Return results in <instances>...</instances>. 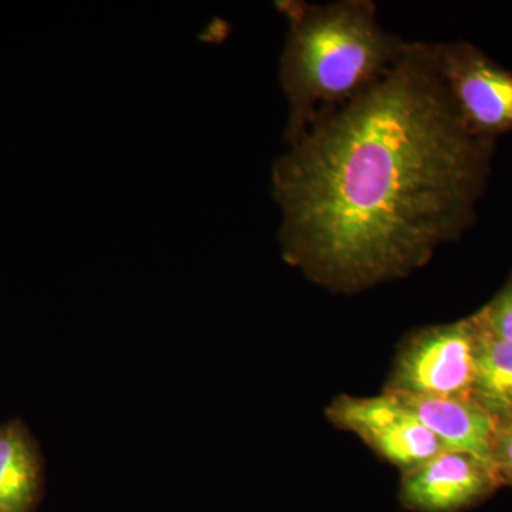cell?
I'll return each instance as SVG.
<instances>
[{
  "label": "cell",
  "mask_w": 512,
  "mask_h": 512,
  "mask_svg": "<svg viewBox=\"0 0 512 512\" xmlns=\"http://www.w3.org/2000/svg\"><path fill=\"white\" fill-rule=\"evenodd\" d=\"M494 143L461 123L433 43L313 124L272 167L284 258L336 291L409 274L474 222Z\"/></svg>",
  "instance_id": "1"
},
{
  "label": "cell",
  "mask_w": 512,
  "mask_h": 512,
  "mask_svg": "<svg viewBox=\"0 0 512 512\" xmlns=\"http://www.w3.org/2000/svg\"><path fill=\"white\" fill-rule=\"evenodd\" d=\"M288 22L279 82L288 101L286 146L383 79L406 40L387 32L370 0L275 3Z\"/></svg>",
  "instance_id": "2"
},
{
  "label": "cell",
  "mask_w": 512,
  "mask_h": 512,
  "mask_svg": "<svg viewBox=\"0 0 512 512\" xmlns=\"http://www.w3.org/2000/svg\"><path fill=\"white\" fill-rule=\"evenodd\" d=\"M480 343L476 315L419 330L400 350L386 393L471 399Z\"/></svg>",
  "instance_id": "3"
},
{
  "label": "cell",
  "mask_w": 512,
  "mask_h": 512,
  "mask_svg": "<svg viewBox=\"0 0 512 512\" xmlns=\"http://www.w3.org/2000/svg\"><path fill=\"white\" fill-rule=\"evenodd\" d=\"M434 62L464 127L494 143L512 133V72L468 42L433 43Z\"/></svg>",
  "instance_id": "4"
},
{
  "label": "cell",
  "mask_w": 512,
  "mask_h": 512,
  "mask_svg": "<svg viewBox=\"0 0 512 512\" xmlns=\"http://www.w3.org/2000/svg\"><path fill=\"white\" fill-rule=\"evenodd\" d=\"M328 417L404 471L421 466L444 450L416 414L389 393L370 399L340 396L330 404Z\"/></svg>",
  "instance_id": "5"
},
{
  "label": "cell",
  "mask_w": 512,
  "mask_h": 512,
  "mask_svg": "<svg viewBox=\"0 0 512 512\" xmlns=\"http://www.w3.org/2000/svg\"><path fill=\"white\" fill-rule=\"evenodd\" d=\"M494 467L487 461L441 450L426 463L406 471L400 498L417 512H460L474 507L500 487Z\"/></svg>",
  "instance_id": "6"
},
{
  "label": "cell",
  "mask_w": 512,
  "mask_h": 512,
  "mask_svg": "<svg viewBox=\"0 0 512 512\" xmlns=\"http://www.w3.org/2000/svg\"><path fill=\"white\" fill-rule=\"evenodd\" d=\"M392 396L416 414L444 450L471 454L491 464L497 421L473 399Z\"/></svg>",
  "instance_id": "7"
},
{
  "label": "cell",
  "mask_w": 512,
  "mask_h": 512,
  "mask_svg": "<svg viewBox=\"0 0 512 512\" xmlns=\"http://www.w3.org/2000/svg\"><path fill=\"white\" fill-rule=\"evenodd\" d=\"M43 484L42 451L26 424H0V512H35Z\"/></svg>",
  "instance_id": "8"
},
{
  "label": "cell",
  "mask_w": 512,
  "mask_h": 512,
  "mask_svg": "<svg viewBox=\"0 0 512 512\" xmlns=\"http://www.w3.org/2000/svg\"><path fill=\"white\" fill-rule=\"evenodd\" d=\"M471 399L495 421L512 413V342L483 328Z\"/></svg>",
  "instance_id": "9"
},
{
  "label": "cell",
  "mask_w": 512,
  "mask_h": 512,
  "mask_svg": "<svg viewBox=\"0 0 512 512\" xmlns=\"http://www.w3.org/2000/svg\"><path fill=\"white\" fill-rule=\"evenodd\" d=\"M474 315L485 332L512 342V278L493 301Z\"/></svg>",
  "instance_id": "10"
},
{
  "label": "cell",
  "mask_w": 512,
  "mask_h": 512,
  "mask_svg": "<svg viewBox=\"0 0 512 512\" xmlns=\"http://www.w3.org/2000/svg\"><path fill=\"white\" fill-rule=\"evenodd\" d=\"M491 464L501 485H512V413L497 421Z\"/></svg>",
  "instance_id": "11"
}]
</instances>
